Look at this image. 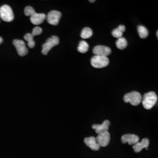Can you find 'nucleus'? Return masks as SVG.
Returning <instances> with one entry per match:
<instances>
[{
    "mask_svg": "<svg viewBox=\"0 0 158 158\" xmlns=\"http://www.w3.org/2000/svg\"><path fill=\"white\" fill-rule=\"evenodd\" d=\"M46 18V15L45 14H38L35 13L31 17V22L35 25H38L44 23Z\"/></svg>",
    "mask_w": 158,
    "mask_h": 158,
    "instance_id": "14",
    "label": "nucleus"
},
{
    "mask_svg": "<svg viewBox=\"0 0 158 158\" xmlns=\"http://www.w3.org/2000/svg\"><path fill=\"white\" fill-rule=\"evenodd\" d=\"M127 45H128V42L126 39L124 37L119 38L116 42V46L117 48H118L120 50L124 49L125 48H127Z\"/></svg>",
    "mask_w": 158,
    "mask_h": 158,
    "instance_id": "16",
    "label": "nucleus"
},
{
    "mask_svg": "<svg viewBox=\"0 0 158 158\" xmlns=\"http://www.w3.org/2000/svg\"><path fill=\"white\" fill-rule=\"evenodd\" d=\"M139 140V138L134 134H125L122 136L121 142L123 143H128L130 145H134Z\"/></svg>",
    "mask_w": 158,
    "mask_h": 158,
    "instance_id": "11",
    "label": "nucleus"
},
{
    "mask_svg": "<svg viewBox=\"0 0 158 158\" xmlns=\"http://www.w3.org/2000/svg\"><path fill=\"white\" fill-rule=\"evenodd\" d=\"M124 101L125 102H130L131 105L136 106L141 102V94L137 91H132L125 95Z\"/></svg>",
    "mask_w": 158,
    "mask_h": 158,
    "instance_id": "2",
    "label": "nucleus"
},
{
    "mask_svg": "<svg viewBox=\"0 0 158 158\" xmlns=\"http://www.w3.org/2000/svg\"><path fill=\"white\" fill-rule=\"evenodd\" d=\"M0 17L6 22H11L14 19V15L11 8L7 5H4L0 8Z\"/></svg>",
    "mask_w": 158,
    "mask_h": 158,
    "instance_id": "4",
    "label": "nucleus"
},
{
    "mask_svg": "<svg viewBox=\"0 0 158 158\" xmlns=\"http://www.w3.org/2000/svg\"><path fill=\"white\" fill-rule=\"evenodd\" d=\"M24 13H25V15L26 16H30V17H31L33 14L35 13V10L32 6H27L25 8Z\"/></svg>",
    "mask_w": 158,
    "mask_h": 158,
    "instance_id": "21",
    "label": "nucleus"
},
{
    "mask_svg": "<svg viewBox=\"0 0 158 158\" xmlns=\"http://www.w3.org/2000/svg\"><path fill=\"white\" fill-rule=\"evenodd\" d=\"M90 2H95V1L94 0H93V1H89Z\"/></svg>",
    "mask_w": 158,
    "mask_h": 158,
    "instance_id": "24",
    "label": "nucleus"
},
{
    "mask_svg": "<svg viewBox=\"0 0 158 158\" xmlns=\"http://www.w3.org/2000/svg\"><path fill=\"white\" fill-rule=\"evenodd\" d=\"M125 31V27L124 25H119L117 28L114 29L112 32V35L113 37L116 38H121L123 37V32Z\"/></svg>",
    "mask_w": 158,
    "mask_h": 158,
    "instance_id": "15",
    "label": "nucleus"
},
{
    "mask_svg": "<svg viewBox=\"0 0 158 158\" xmlns=\"http://www.w3.org/2000/svg\"><path fill=\"white\" fill-rule=\"evenodd\" d=\"M149 145V141L148 138H144L140 142H137L135 145H133L132 148L134 149V151L135 152L139 153L142 150L145 148L148 150V148Z\"/></svg>",
    "mask_w": 158,
    "mask_h": 158,
    "instance_id": "12",
    "label": "nucleus"
},
{
    "mask_svg": "<svg viewBox=\"0 0 158 158\" xmlns=\"http://www.w3.org/2000/svg\"><path fill=\"white\" fill-rule=\"evenodd\" d=\"M109 59L107 57L94 55L91 59V64L95 68H103L107 66L109 64Z\"/></svg>",
    "mask_w": 158,
    "mask_h": 158,
    "instance_id": "3",
    "label": "nucleus"
},
{
    "mask_svg": "<svg viewBox=\"0 0 158 158\" xmlns=\"http://www.w3.org/2000/svg\"><path fill=\"white\" fill-rule=\"evenodd\" d=\"M13 44L16 48L18 54L20 56H24L27 55L28 50L26 47L25 43L22 40H15L13 41Z\"/></svg>",
    "mask_w": 158,
    "mask_h": 158,
    "instance_id": "6",
    "label": "nucleus"
},
{
    "mask_svg": "<svg viewBox=\"0 0 158 158\" xmlns=\"http://www.w3.org/2000/svg\"><path fill=\"white\" fill-rule=\"evenodd\" d=\"M110 125V122L108 120H105L102 124H94L92 125V128L95 130L97 134L107 132L109 127Z\"/></svg>",
    "mask_w": 158,
    "mask_h": 158,
    "instance_id": "10",
    "label": "nucleus"
},
{
    "mask_svg": "<svg viewBox=\"0 0 158 158\" xmlns=\"http://www.w3.org/2000/svg\"><path fill=\"white\" fill-rule=\"evenodd\" d=\"M138 32L141 38H146L148 36V31L145 27L140 25L138 27Z\"/></svg>",
    "mask_w": 158,
    "mask_h": 158,
    "instance_id": "20",
    "label": "nucleus"
},
{
    "mask_svg": "<svg viewBox=\"0 0 158 158\" xmlns=\"http://www.w3.org/2000/svg\"><path fill=\"white\" fill-rule=\"evenodd\" d=\"M93 52L95 55L107 57L111 53V50L107 46L102 45H98L93 48Z\"/></svg>",
    "mask_w": 158,
    "mask_h": 158,
    "instance_id": "9",
    "label": "nucleus"
},
{
    "mask_svg": "<svg viewBox=\"0 0 158 158\" xmlns=\"http://www.w3.org/2000/svg\"><path fill=\"white\" fill-rule=\"evenodd\" d=\"M158 31H157V32H156V36H157V38H158Z\"/></svg>",
    "mask_w": 158,
    "mask_h": 158,
    "instance_id": "25",
    "label": "nucleus"
},
{
    "mask_svg": "<svg viewBox=\"0 0 158 158\" xmlns=\"http://www.w3.org/2000/svg\"><path fill=\"white\" fill-rule=\"evenodd\" d=\"M89 48V44L85 40H82V41H80L79 43L77 50L79 52H80L81 53H85V52H87L88 51Z\"/></svg>",
    "mask_w": 158,
    "mask_h": 158,
    "instance_id": "17",
    "label": "nucleus"
},
{
    "mask_svg": "<svg viewBox=\"0 0 158 158\" xmlns=\"http://www.w3.org/2000/svg\"><path fill=\"white\" fill-rule=\"evenodd\" d=\"M96 141L100 147H106L110 141V134L107 132L98 134L96 138Z\"/></svg>",
    "mask_w": 158,
    "mask_h": 158,
    "instance_id": "8",
    "label": "nucleus"
},
{
    "mask_svg": "<svg viewBox=\"0 0 158 158\" xmlns=\"http://www.w3.org/2000/svg\"><path fill=\"white\" fill-rule=\"evenodd\" d=\"M59 44V39L56 36H53L46 40L45 43L42 45V53L43 55H46L51 49Z\"/></svg>",
    "mask_w": 158,
    "mask_h": 158,
    "instance_id": "5",
    "label": "nucleus"
},
{
    "mask_svg": "<svg viewBox=\"0 0 158 158\" xmlns=\"http://www.w3.org/2000/svg\"><path fill=\"white\" fill-rule=\"evenodd\" d=\"M62 17L61 12L57 11H51L49 12L47 16L48 23L52 25L56 26L59 24V20Z\"/></svg>",
    "mask_w": 158,
    "mask_h": 158,
    "instance_id": "7",
    "label": "nucleus"
},
{
    "mask_svg": "<svg viewBox=\"0 0 158 158\" xmlns=\"http://www.w3.org/2000/svg\"><path fill=\"white\" fill-rule=\"evenodd\" d=\"M42 29L41 28H40L39 27H36L35 28H34L33 29V31H32V35L35 36L36 35H39L40 34H42Z\"/></svg>",
    "mask_w": 158,
    "mask_h": 158,
    "instance_id": "22",
    "label": "nucleus"
},
{
    "mask_svg": "<svg viewBox=\"0 0 158 158\" xmlns=\"http://www.w3.org/2000/svg\"><path fill=\"white\" fill-rule=\"evenodd\" d=\"M2 41H3V40H2V38H1V37H0V44L2 42Z\"/></svg>",
    "mask_w": 158,
    "mask_h": 158,
    "instance_id": "23",
    "label": "nucleus"
},
{
    "mask_svg": "<svg viewBox=\"0 0 158 158\" xmlns=\"http://www.w3.org/2000/svg\"><path fill=\"white\" fill-rule=\"evenodd\" d=\"M92 35H93V31L91 30V29L86 27L82 30L80 36L83 39H88L91 37Z\"/></svg>",
    "mask_w": 158,
    "mask_h": 158,
    "instance_id": "19",
    "label": "nucleus"
},
{
    "mask_svg": "<svg viewBox=\"0 0 158 158\" xmlns=\"http://www.w3.org/2000/svg\"><path fill=\"white\" fill-rule=\"evenodd\" d=\"M142 105L147 110H150L156 104L158 101V96L153 91L145 94L142 99Z\"/></svg>",
    "mask_w": 158,
    "mask_h": 158,
    "instance_id": "1",
    "label": "nucleus"
},
{
    "mask_svg": "<svg viewBox=\"0 0 158 158\" xmlns=\"http://www.w3.org/2000/svg\"><path fill=\"white\" fill-rule=\"evenodd\" d=\"M34 36L31 34H27L24 35V39L28 42V45L30 48H34L35 42L34 40Z\"/></svg>",
    "mask_w": 158,
    "mask_h": 158,
    "instance_id": "18",
    "label": "nucleus"
},
{
    "mask_svg": "<svg viewBox=\"0 0 158 158\" xmlns=\"http://www.w3.org/2000/svg\"><path fill=\"white\" fill-rule=\"evenodd\" d=\"M84 142L87 147H89L93 151H98L100 149V147H99V145L97 143L96 138L94 136L85 138Z\"/></svg>",
    "mask_w": 158,
    "mask_h": 158,
    "instance_id": "13",
    "label": "nucleus"
}]
</instances>
